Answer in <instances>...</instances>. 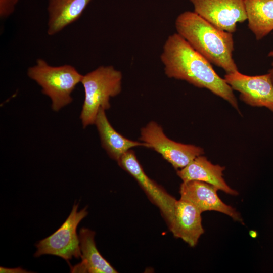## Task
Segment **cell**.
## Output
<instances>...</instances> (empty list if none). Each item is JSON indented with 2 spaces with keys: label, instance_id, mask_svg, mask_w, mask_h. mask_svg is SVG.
<instances>
[{
  "label": "cell",
  "instance_id": "obj_21",
  "mask_svg": "<svg viewBox=\"0 0 273 273\" xmlns=\"http://www.w3.org/2000/svg\"><path fill=\"white\" fill-rule=\"evenodd\" d=\"M268 56L273 57V51H271L270 52H269V53L268 54Z\"/></svg>",
  "mask_w": 273,
  "mask_h": 273
},
{
  "label": "cell",
  "instance_id": "obj_20",
  "mask_svg": "<svg viewBox=\"0 0 273 273\" xmlns=\"http://www.w3.org/2000/svg\"><path fill=\"white\" fill-rule=\"evenodd\" d=\"M249 234L251 237L253 238H255L257 236V233L255 231L251 230L249 232Z\"/></svg>",
  "mask_w": 273,
  "mask_h": 273
},
{
  "label": "cell",
  "instance_id": "obj_12",
  "mask_svg": "<svg viewBox=\"0 0 273 273\" xmlns=\"http://www.w3.org/2000/svg\"><path fill=\"white\" fill-rule=\"evenodd\" d=\"M225 167L214 164L202 155L195 158L184 168L177 170V175L186 182L198 180L212 185L228 194L236 196L239 193L231 188L223 178Z\"/></svg>",
  "mask_w": 273,
  "mask_h": 273
},
{
  "label": "cell",
  "instance_id": "obj_6",
  "mask_svg": "<svg viewBox=\"0 0 273 273\" xmlns=\"http://www.w3.org/2000/svg\"><path fill=\"white\" fill-rule=\"evenodd\" d=\"M140 141L146 144V148L160 154L177 170L184 168L204 153L200 147L170 139L164 133L162 127L153 121L141 128Z\"/></svg>",
  "mask_w": 273,
  "mask_h": 273
},
{
  "label": "cell",
  "instance_id": "obj_10",
  "mask_svg": "<svg viewBox=\"0 0 273 273\" xmlns=\"http://www.w3.org/2000/svg\"><path fill=\"white\" fill-rule=\"evenodd\" d=\"M218 189L209 184L190 180L183 182L179 188L180 198L194 204L202 213L207 211L219 212L243 223L240 214L233 207L224 203L217 194Z\"/></svg>",
  "mask_w": 273,
  "mask_h": 273
},
{
  "label": "cell",
  "instance_id": "obj_15",
  "mask_svg": "<svg viewBox=\"0 0 273 273\" xmlns=\"http://www.w3.org/2000/svg\"><path fill=\"white\" fill-rule=\"evenodd\" d=\"M94 124L97 127L103 147L109 156L117 162L132 148L139 146L146 147L145 143L127 139L116 131L109 122L104 109L99 112Z\"/></svg>",
  "mask_w": 273,
  "mask_h": 273
},
{
  "label": "cell",
  "instance_id": "obj_17",
  "mask_svg": "<svg viewBox=\"0 0 273 273\" xmlns=\"http://www.w3.org/2000/svg\"><path fill=\"white\" fill-rule=\"evenodd\" d=\"M19 0H0V17L5 19L10 16L15 11Z\"/></svg>",
  "mask_w": 273,
  "mask_h": 273
},
{
  "label": "cell",
  "instance_id": "obj_3",
  "mask_svg": "<svg viewBox=\"0 0 273 273\" xmlns=\"http://www.w3.org/2000/svg\"><path fill=\"white\" fill-rule=\"evenodd\" d=\"M122 74L113 66H101L83 75L84 100L80 119L85 128L95 124L101 109L110 108V100L122 89Z\"/></svg>",
  "mask_w": 273,
  "mask_h": 273
},
{
  "label": "cell",
  "instance_id": "obj_18",
  "mask_svg": "<svg viewBox=\"0 0 273 273\" xmlns=\"http://www.w3.org/2000/svg\"><path fill=\"white\" fill-rule=\"evenodd\" d=\"M1 272H27V271L21 267L15 268H6L4 267H1Z\"/></svg>",
  "mask_w": 273,
  "mask_h": 273
},
{
  "label": "cell",
  "instance_id": "obj_4",
  "mask_svg": "<svg viewBox=\"0 0 273 273\" xmlns=\"http://www.w3.org/2000/svg\"><path fill=\"white\" fill-rule=\"evenodd\" d=\"M27 74L50 98L52 109L56 112L72 102V93L83 77L72 65L53 66L40 58L35 65L28 68Z\"/></svg>",
  "mask_w": 273,
  "mask_h": 273
},
{
  "label": "cell",
  "instance_id": "obj_7",
  "mask_svg": "<svg viewBox=\"0 0 273 273\" xmlns=\"http://www.w3.org/2000/svg\"><path fill=\"white\" fill-rule=\"evenodd\" d=\"M117 162L135 179L151 202L159 208L169 229L173 221L177 200L147 175L132 150L123 155Z\"/></svg>",
  "mask_w": 273,
  "mask_h": 273
},
{
  "label": "cell",
  "instance_id": "obj_19",
  "mask_svg": "<svg viewBox=\"0 0 273 273\" xmlns=\"http://www.w3.org/2000/svg\"><path fill=\"white\" fill-rule=\"evenodd\" d=\"M271 68L268 70V73L270 74L271 79L272 80V81L273 82V62L271 63Z\"/></svg>",
  "mask_w": 273,
  "mask_h": 273
},
{
  "label": "cell",
  "instance_id": "obj_2",
  "mask_svg": "<svg viewBox=\"0 0 273 273\" xmlns=\"http://www.w3.org/2000/svg\"><path fill=\"white\" fill-rule=\"evenodd\" d=\"M175 26L176 33L211 64L223 69L226 73L238 70L233 57L232 33L217 28L194 11L180 14Z\"/></svg>",
  "mask_w": 273,
  "mask_h": 273
},
{
  "label": "cell",
  "instance_id": "obj_5",
  "mask_svg": "<svg viewBox=\"0 0 273 273\" xmlns=\"http://www.w3.org/2000/svg\"><path fill=\"white\" fill-rule=\"evenodd\" d=\"M79 203H75L72 210L62 225L53 234L40 240L35 246L37 248L34 256L42 255L59 256L68 261L73 257H81L79 236L76 229L79 222L88 214L87 207L78 211Z\"/></svg>",
  "mask_w": 273,
  "mask_h": 273
},
{
  "label": "cell",
  "instance_id": "obj_16",
  "mask_svg": "<svg viewBox=\"0 0 273 273\" xmlns=\"http://www.w3.org/2000/svg\"><path fill=\"white\" fill-rule=\"evenodd\" d=\"M249 29L259 40L273 30V0H244Z\"/></svg>",
  "mask_w": 273,
  "mask_h": 273
},
{
  "label": "cell",
  "instance_id": "obj_9",
  "mask_svg": "<svg viewBox=\"0 0 273 273\" xmlns=\"http://www.w3.org/2000/svg\"><path fill=\"white\" fill-rule=\"evenodd\" d=\"M224 79L240 99L252 107H265L273 112V82L269 73L249 76L238 70L226 73Z\"/></svg>",
  "mask_w": 273,
  "mask_h": 273
},
{
  "label": "cell",
  "instance_id": "obj_14",
  "mask_svg": "<svg viewBox=\"0 0 273 273\" xmlns=\"http://www.w3.org/2000/svg\"><path fill=\"white\" fill-rule=\"evenodd\" d=\"M92 0H49L47 33L55 35L79 18Z\"/></svg>",
  "mask_w": 273,
  "mask_h": 273
},
{
  "label": "cell",
  "instance_id": "obj_11",
  "mask_svg": "<svg viewBox=\"0 0 273 273\" xmlns=\"http://www.w3.org/2000/svg\"><path fill=\"white\" fill-rule=\"evenodd\" d=\"M201 214L191 202L181 198L177 200L169 231L175 238L181 239L192 247H195L204 232Z\"/></svg>",
  "mask_w": 273,
  "mask_h": 273
},
{
  "label": "cell",
  "instance_id": "obj_13",
  "mask_svg": "<svg viewBox=\"0 0 273 273\" xmlns=\"http://www.w3.org/2000/svg\"><path fill=\"white\" fill-rule=\"evenodd\" d=\"M78 236L81 261L71 267L72 272H117L97 249L94 239V231L82 228L80 230Z\"/></svg>",
  "mask_w": 273,
  "mask_h": 273
},
{
  "label": "cell",
  "instance_id": "obj_8",
  "mask_svg": "<svg viewBox=\"0 0 273 273\" xmlns=\"http://www.w3.org/2000/svg\"><path fill=\"white\" fill-rule=\"evenodd\" d=\"M194 12L217 28L234 33L247 20L244 0H189Z\"/></svg>",
  "mask_w": 273,
  "mask_h": 273
},
{
  "label": "cell",
  "instance_id": "obj_1",
  "mask_svg": "<svg viewBox=\"0 0 273 273\" xmlns=\"http://www.w3.org/2000/svg\"><path fill=\"white\" fill-rule=\"evenodd\" d=\"M165 75L206 88L226 101L240 113L233 90L211 63L178 33L170 35L160 55Z\"/></svg>",
  "mask_w": 273,
  "mask_h": 273
}]
</instances>
